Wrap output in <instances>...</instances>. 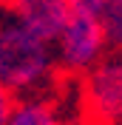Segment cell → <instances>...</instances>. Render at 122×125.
I'll use <instances>...</instances> for the list:
<instances>
[{
	"label": "cell",
	"instance_id": "cell-1",
	"mask_svg": "<svg viewBox=\"0 0 122 125\" xmlns=\"http://www.w3.org/2000/svg\"><path fill=\"white\" fill-rule=\"evenodd\" d=\"M54 74L51 46L23 29L6 6H0V88L14 100H31L51 85Z\"/></svg>",
	"mask_w": 122,
	"mask_h": 125
},
{
	"label": "cell",
	"instance_id": "cell-2",
	"mask_svg": "<svg viewBox=\"0 0 122 125\" xmlns=\"http://www.w3.org/2000/svg\"><path fill=\"white\" fill-rule=\"evenodd\" d=\"M54 51V65L62 74H88L102 57L108 54V43L102 34L97 14H85V11H71L65 20L62 31L51 43Z\"/></svg>",
	"mask_w": 122,
	"mask_h": 125
},
{
	"label": "cell",
	"instance_id": "cell-3",
	"mask_svg": "<svg viewBox=\"0 0 122 125\" xmlns=\"http://www.w3.org/2000/svg\"><path fill=\"white\" fill-rule=\"evenodd\" d=\"M82 114L94 125H122V54L108 51L82 74Z\"/></svg>",
	"mask_w": 122,
	"mask_h": 125
},
{
	"label": "cell",
	"instance_id": "cell-4",
	"mask_svg": "<svg viewBox=\"0 0 122 125\" xmlns=\"http://www.w3.org/2000/svg\"><path fill=\"white\" fill-rule=\"evenodd\" d=\"M6 9L23 29H29L34 37H40L48 46L57 40L65 20L71 17L68 0H11Z\"/></svg>",
	"mask_w": 122,
	"mask_h": 125
},
{
	"label": "cell",
	"instance_id": "cell-5",
	"mask_svg": "<svg viewBox=\"0 0 122 125\" xmlns=\"http://www.w3.org/2000/svg\"><path fill=\"white\" fill-rule=\"evenodd\" d=\"M6 125H65V122L46 97H31V100H14Z\"/></svg>",
	"mask_w": 122,
	"mask_h": 125
},
{
	"label": "cell",
	"instance_id": "cell-6",
	"mask_svg": "<svg viewBox=\"0 0 122 125\" xmlns=\"http://www.w3.org/2000/svg\"><path fill=\"white\" fill-rule=\"evenodd\" d=\"M99 26L105 34L108 51L122 54V0H108L99 11Z\"/></svg>",
	"mask_w": 122,
	"mask_h": 125
},
{
	"label": "cell",
	"instance_id": "cell-7",
	"mask_svg": "<svg viewBox=\"0 0 122 125\" xmlns=\"http://www.w3.org/2000/svg\"><path fill=\"white\" fill-rule=\"evenodd\" d=\"M71 3V11H85V14H97L102 11V6H105L108 0H68Z\"/></svg>",
	"mask_w": 122,
	"mask_h": 125
},
{
	"label": "cell",
	"instance_id": "cell-8",
	"mask_svg": "<svg viewBox=\"0 0 122 125\" xmlns=\"http://www.w3.org/2000/svg\"><path fill=\"white\" fill-rule=\"evenodd\" d=\"M11 105H14V97H11L9 91H3V88H0V125H6V122H9Z\"/></svg>",
	"mask_w": 122,
	"mask_h": 125
},
{
	"label": "cell",
	"instance_id": "cell-9",
	"mask_svg": "<svg viewBox=\"0 0 122 125\" xmlns=\"http://www.w3.org/2000/svg\"><path fill=\"white\" fill-rule=\"evenodd\" d=\"M9 3H11V0H0V6H9Z\"/></svg>",
	"mask_w": 122,
	"mask_h": 125
}]
</instances>
